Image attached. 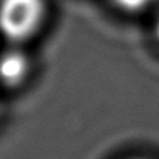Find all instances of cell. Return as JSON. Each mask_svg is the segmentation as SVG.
<instances>
[{
    "label": "cell",
    "instance_id": "6da1fadb",
    "mask_svg": "<svg viewBox=\"0 0 159 159\" xmlns=\"http://www.w3.org/2000/svg\"><path fill=\"white\" fill-rule=\"evenodd\" d=\"M50 19V0H0V38L5 44L28 45Z\"/></svg>",
    "mask_w": 159,
    "mask_h": 159
},
{
    "label": "cell",
    "instance_id": "7a4b0ae2",
    "mask_svg": "<svg viewBox=\"0 0 159 159\" xmlns=\"http://www.w3.org/2000/svg\"><path fill=\"white\" fill-rule=\"evenodd\" d=\"M27 45L5 44L0 50V86L16 91L24 88L33 75V58Z\"/></svg>",
    "mask_w": 159,
    "mask_h": 159
},
{
    "label": "cell",
    "instance_id": "3957f363",
    "mask_svg": "<svg viewBox=\"0 0 159 159\" xmlns=\"http://www.w3.org/2000/svg\"><path fill=\"white\" fill-rule=\"evenodd\" d=\"M111 7L125 16H142L159 8V0H108Z\"/></svg>",
    "mask_w": 159,
    "mask_h": 159
},
{
    "label": "cell",
    "instance_id": "277c9868",
    "mask_svg": "<svg viewBox=\"0 0 159 159\" xmlns=\"http://www.w3.org/2000/svg\"><path fill=\"white\" fill-rule=\"evenodd\" d=\"M151 34H153V39H154L156 45L159 47V8L154 11V17H153V27H151Z\"/></svg>",
    "mask_w": 159,
    "mask_h": 159
},
{
    "label": "cell",
    "instance_id": "5b68a950",
    "mask_svg": "<svg viewBox=\"0 0 159 159\" xmlns=\"http://www.w3.org/2000/svg\"><path fill=\"white\" fill-rule=\"evenodd\" d=\"M133 159H143V157H133Z\"/></svg>",
    "mask_w": 159,
    "mask_h": 159
}]
</instances>
